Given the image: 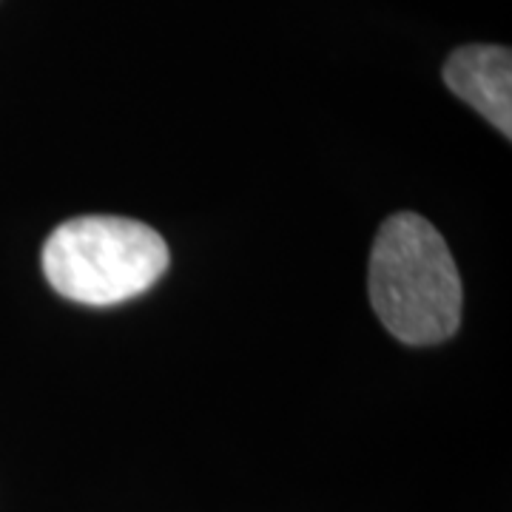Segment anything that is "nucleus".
Returning a JSON list of instances; mask_svg holds the SVG:
<instances>
[{"mask_svg": "<svg viewBox=\"0 0 512 512\" xmlns=\"http://www.w3.org/2000/svg\"><path fill=\"white\" fill-rule=\"evenodd\" d=\"M370 305L384 328L413 348L441 345L461 325V276L447 242L419 214H393L373 239Z\"/></svg>", "mask_w": 512, "mask_h": 512, "instance_id": "f257e3e1", "label": "nucleus"}, {"mask_svg": "<svg viewBox=\"0 0 512 512\" xmlns=\"http://www.w3.org/2000/svg\"><path fill=\"white\" fill-rule=\"evenodd\" d=\"M168 268V245L146 222L77 217L43 245V274L80 305H117L146 293Z\"/></svg>", "mask_w": 512, "mask_h": 512, "instance_id": "f03ea898", "label": "nucleus"}, {"mask_svg": "<svg viewBox=\"0 0 512 512\" xmlns=\"http://www.w3.org/2000/svg\"><path fill=\"white\" fill-rule=\"evenodd\" d=\"M441 77L447 89L512 137V52L507 46L470 43L447 57Z\"/></svg>", "mask_w": 512, "mask_h": 512, "instance_id": "7ed1b4c3", "label": "nucleus"}]
</instances>
